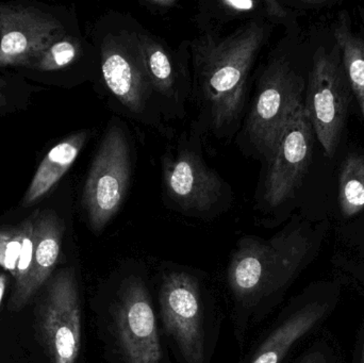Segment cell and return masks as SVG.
<instances>
[{
    "label": "cell",
    "mask_w": 364,
    "mask_h": 363,
    "mask_svg": "<svg viewBox=\"0 0 364 363\" xmlns=\"http://www.w3.org/2000/svg\"><path fill=\"white\" fill-rule=\"evenodd\" d=\"M65 34L61 21L53 15L21 4H0V67H31Z\"/></svg>",
    "instance_id": "cell-13"
},
{
    "label": "cell",
    "mask_w": 364,
    "mask_h": 363,
    "mask_svg": "<svg viewBox=\"0 0 364 363\" xmlns=\"http://www.w3.org/2000/svg\"><path fill=\"white\" fill-rule=\"evenodd\" d=\"M82 298L74 266L55 271L36 308V325L50 363H79L82 352Z\"/></svg>",
    "instance_id": "cell-9"
},
{
    "label": "cell",
    "mask_w": 364,
    "mask_h": 363,
    "mask_svg": "<svg viewBox=\"0 0 364 363\" xmlns=\"http://www.w3.org/2000/svg\"><path fill=\"white\" fill-rule=\"evenodd\" d=\"M272 23L256 18L232 32L200 33L190 40L192 96L203 134L230 139L241 129L248 81L257 58L272 33Z\"/></svg>",
    "instance_id": "cell-1"
},
{
    "label": "cell",
    "mask_w": 364,
    "mask_h": 363,
    "mask_svg": "<svg viewBox=\"0 0 364 363\" xmlns=\"http://www.w3.org/2000/svg\"><path fill=\"white\" fill-rule=\"evenodd\" d=\"M65 223L50 209L34 212V294L46 285L57 268L62 253Z\"/></svg>",
    "instance_id": "cell-16"
},
{
    "label": "cell",
    "mask_w": 364,
    "mask_h": 363,
    "mask_svg": "<svg viewBox=\"0 0 364 363\" xmlns=\"http://www.w3.org/2000/svg\"><path fill=\"white\" fill-rule=\"evenodd\" d=\"M153 278L160 325L176 363H212L223 315L209 276L186 264L164 261Z\"/></svg>",
    "instance_id": "cell-4"
},
{
    "label": "cell",
    "mask_w": 364,
    "mask_h": 363,
    "mask_svg": "<svg viewBox=\"0 0 364 363\" xmlns=\"http://www.w3.org/2000/svg\"><path fill=\"white\" fill-rule=\"evenodd\" d=\"M92 307L109 363H173L143 260H119L98 285Z\"/></svg>",
    "instance_id": "cell-2"
},
{
    "label": "cell",
    "mask_w": 364,
    "mask_h": 363,
    "mask_svg": "<svg viewBox=\"0 0 364 363\" xmlns=\"http://www.w3.org/2000/svg\"><path fill=\"white\" fill-rule=\"evenodd\" d=\"M284 2H286L288 6L289 4H290V6H299L304 9H321L335 4V2L329 1V0H299V1Z\"/></svg>",
    "instance_id": "cell-23"
},
{
    "label": "cell",
    "mask_w": 364,
    "mask_h": 363,
    "mask_svg": "<svg viewBox=\"0 0 364 363\" xmlns=\"http://www.w3.org/2000/svg\"><path fill=\"white\" fill-rule=\"evenodd\" d=\"M139 4L154 14H166L178 4V0H140Z\"/></svg>",
    "instance_id": "cell-22"
},
{
    "label": "cell",
    "mask_w": 364,
    "mask_h": 363,
    "mask_svg": "<svg viewBox=\"0 0 364 363\" xmlns=\"http://www.w3.org/2000/svg\"><path fill=\"white\" fill-rule=\"evenodd\" d=\"M9 283H10V279H9L8 275L4 272H0V307L4 302V296H6Z\"/></svg>",
    "instance_id": "cell-24"
},
{
    "label": "cell",
    "mask_w": 364,
    "mask_h": 363,
    "mask_svg": "<svg viewBox=\"0 0 364 363\" xmlns=\"http://www.w3.org/2000/svg\"><path fill=\"white\" fill-rule=\"evenodd\" d=\"M93 50H87V45L80 38L68 33L49 46L30 68L40 72L66 70L76 65Z\"/></svg>",
    "instance_id": "cell-20"
},
{
    "label": "cell",
    "mask_w": 364,
    "mask_h": 363,
    "mask_svg": "<svg viewBox=\"0 0 364 363\" xmlns=\"http://www.w3.org/2000/svg\"><path fill=\"white\" fill-rule=\"evenodd\" d=\"M90 136L89 130L74 132L48 151L23 196V207L32 206L50 192L76 161Z\"/></svg>",
    "instance_id": "cell-15"
},
{
    "label": "cell",
    "mask_w": 364,
    "mask_h": 363,
    "mask_svg": "<svg viewBox=\"0 0 364 363\" xmlns=\"http://www.w3.org/2000/svg\"><path fill=\"white\" fill-rule=\"evenodd\" d=\"M305 80L286 55H274L263 66L245 112L239 144L244 153L271 160L284 128L304 104Z\"/></svg>",
    "instance_id": "cell-6"
},
{
    "label": "cell",
    "mask_w": 364,
    "mask_h": 363,
    "mask_svg": "<svg viewBox=\"0 0 364 363\" xmlns=\"http://www.w3.org/2000/svg\"><path fill=\"white\" fill-rule=\"evenodd\" d=\"M140 26L132 15L117 11L100 19L95 38L98 80L112 110L166 134L143 61Z\"/></svg>",
    "instance_id": "cell-5"
},
{
    "label": "cell",
    "mask_w": 364,
    "mask_h": 363,
    "mask_svg": "<svg viewBox=\"0 0 364 363\" xmlns=\"http://www.w3.org/2000/svg\"><path fill=\"white\" fill-rule=\"evenodd\" d=\"M263 17L273 23H289L291 21V10L284 1L263 0Z\"/></svg>",
    "instance_id": "cell-21"
},
{
    "label": "cell",
    "mask_w": 364,
    "mask_h": 363,
    "mask_svg": "<svg viewBox=\"0 0 364 363\" xmlns=\"http://www.w3.org/2000/svg\"><path fill=\"white\" fill-rule=\"evenodd\" d=\"M306 239L299 229H286L269 239L241 237L225 272L231 323L241 351L250 332L276 306L301 266Z\"/></svg>",
    "instance_id": "cell-3"
},
{
    "label": "cell",
    "mask_w": 364,
    "mask_h": 363,
    "mask_svg": "<svg viewBox=\"0 0 364 363\" xmlns=\"http://www.w3.org/2000/svg\"><path fill=\"white\" fill-rule=\"evenodd\" d=\"M339 205L344 217L356 215L364 209V157L348 156L339 176Z\"/></svg>",
    "instance_id": "cell-19"
},
{
    "label": "cell",
    "mask_w": 364,
    "mask_h": 363,
    "mask_svg": "<svg viewBox=\"0 0 364 363\" xmlns=\"http://www.w3.org/2000/svg\"><path fill=\"white\" fill-rule=\"evenodd\" d=\"M299 363H324L323 360L318 357V354H310V355L305 356L301 358Z\"/></svg>",
    "instance_id": "cell-25"
},
{
    "label": "cell",
    "mask_w": 364,
    "mask_h": 363,
    "mask_svg": "<svg viewBox=\"0 0 364 363\" xmlns=\"http://www.w3.org/2000/svg\"><path fill=\"white\" fill-rule=\"evenodd\" d=\"M256 18H264L263 0H207L199 2L195 15L201 33H218L228 23Z\"/></svg>",
    "instance_id": "cell-17"
},
{
    "label": "cell",
    "mask_w": 364,
    "mask_h": 363,
    "mask_svg": "<svg viewBox=\"0 0 364 363\" xmlns=\"http://www.w3.org/2000/svg\"><path fill=\"white\" fill-rule=\"evenodd\" d=\"M363 363H364V352H363Z\"/></svg>",
    "instance_id": "cell-26"
},
{
    "label": "cell",
    "mask_w": 364,
    "mask_h": 363,
    "mask_svg": "<svg viewBox=\"0 0 364 363\" xmlns=\"http://www.w3.org/2000/svg\"><path fill=\"white\" fill-rule=\"evenodd\" d=\"M350 89L336 45L331 51L318 49L308 80L305 109L318 142L327 157L333 158L341 140L350 104Z\"/></svg>",
    "instance_id": "cell-10"
},
{
    "label": "cell",
    "mask_w": 364,
    "mask_h": 363,
    "mask_svg": "<svg viewBox=\"0 0 364 363\" xmlns=\"http://www.w3.org/2000/svg\"><path fill=\"white\" fill-rule=\"evenodd\" d=\"M312 129L305 104L284 128L263 181L262 202L275 209L294 195L312 159Z\"/></svg>",
    "instance_id": "cell-12"
},
{
    "label": "cell",
    "mask_w": 364,
    "mask_h": 363,
    "mask_svg": "<svg viewBox=\"0 0 364 363\" xmlns=\"http://www.w3.org/2000/svg\"><path fill=\"white\" fill-rule=\"evenodd\" d=\"M203 132L193 125L172 153L162 158L164 202L172 210L195 219L210 220L226 212L233 202L230 185L205 163Z\"/></svg>",
    "instance_id": "cell-7"
},
{
    "label": "cell",
    "mask_w": 364,
    "mask_h": 363,
    "mask_svg": "<svg viewBox=\"0 0 364 363\" xmlns=\"http://www.w3.org/2000/svg\"><path fill=\"white\" fill-rule=\"evenodd\" d=\"M327 307L307 303L289 309L244 354L239 363H282L295 345L326 313Z\"/></svg>",
    "instance_id": "cell-14"
},
{
    "label": "cell",
    "mask_w": 364,
    "mask_h": 363,
    "mask_svg": "<svg viewBox=\"0 0 364 363\" xmlns=\"http://www.w3.org/2000/svg\"><path fill=\"white\" fill-rule=\"evenodd\" d=\"M335 38L341 50L350 89L356 96L364 117V40L353 32L350 16L346 11L339 14Z\"/></svg>",
    "instance_id": "cell-18"
},
{
    "label": "cell",
    "mask_w": 364,
    "mask_h": 363,
    "mask_svg": "<svg viewBox=\"0 0 364 363\" xmlns=\"http://www.w3.org/2000/svg\"><path fill=\"white\" fill-rule=\"evenodd\" d=\"M134 145L125 124L112 119L105 130L83 187L87 225L100 236L121 210L132 185Z\"/></svg>",
    "instance_id": "cell-8"
},
{
    "label": "cell",
    "mask_w": 364,
    "mask_h": 363,
    "mask_svg": "<svg viewBox=\"0 0 364 363\" xmlns=\"http://www.w3.org/2000/svg\"><path fill=\"white\" fill-rule=\"evenodd\" d=\"M139 40L147 76L164 121L183 119L192 96L190 40L173 48L160 36L139 28Z\"/></svg>",
    "instance_id": "cell-11"
}]
</instances>
